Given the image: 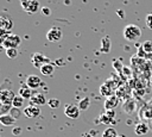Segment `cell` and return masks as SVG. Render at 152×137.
<instances>
[{
  "label": "cell",
  "mask_w": 152,
  "mask_h": 137,
  "mask_svg": "<svg viewBox=\"0 0 152 137\" xmlns=\"http://www.w3.org/2000/svg\"><path fill=\"white\" fill-rule=\"evenodd\" d=\"M24 98H21L20 95H15V98H14V100H13V102H12V106L14 107V108H20V107H23V105H24Z\"/></svg>",
  "instance_id": "20"
},
{
  "label": "cell",
  "mask_w": 152,
  "mask_h": 137,
  "mask_svg": "<svg viewBox=\"0 0 152 137\" xmlns=\"http://www.w3.org/2000/svg\"><path fill=\"white\" fill-rule=\"evenodd\" d=\"M20 132H21V127H19V126H15V127L12 130V133H13V135H15V136H17V135H19Z\"/></svg>",
  "instance_id": "27"
},
{
  "label": "cell",
  "mask_w": 152,
  "mask_h": 137,
  "mask_svg": "<svg viewBox=\"0 0 152 137\" xmlns=\"http://www.w3.org/2000/svg\"><path fill=\"white\" fill-rule=\"evenodd\" d=\"M20 4H21V7L25 12L30 13V14H33V13H37L38 10H39V1L38 0H20Z\"/></svg>",
  "instance_id": "2"
},
{
  "label": "cell",
  "mask_w": 152,
  "mask_h": 137,
  "mask_svg": "<svg viewBox=\"0 0 152 137\" xmlns=\"http://www.w3.org/2000/svg\"><path fill=\"white\" fill-rule=\"evenodd\" d=\"M80 111L81 110L78 108V106H76L74 104H68L64 107V114L71 119H77L80 117Z\"/></svg>",
  "instance_id": "5"
},
{
  "label": "cell",
  "mask_w": 152,
  "mask_h": 137,
  "mask_svg": "<svg viewBox=\"0 0 152 137\" xmlns=\"http://www.w3.org/2000/svg\"><path fill=\"white\" fill-rule=\"evenodd\" d=\"M118 104H119V98L116 95H112L107 98V100L103 104V107L106 111H112L118 106Z\"/></svg>",
  "instance_id": "10"
},
{
  "label": "cell",
  "mask_w": 152,
  "mask_h": 137,
  "mask_svg": "<svg viewBox=\"0 0 152 137\" xmlns=\"http://www.w3.org/2000/svg\"><path fill=\"white\" fill-rule=\"evenodd\" d=\"M39 69H40L42 75L50 76V75H52V74H53V71H55V66H53L52 63H46V64L42 66Z\"/></svg>",
  "instance_id": "15"
},
{
  "label": "cell",
  "mask_w": 152,
  "mask_h": 137,
  "mask_svg": "<svg viewBox=\"0 0 152 137\" xmlns=\"http://www.w3.org/2000/svg\"><path fill=\"white\" fill-rule=\"evenodd\" d=\"M46 63H50L49 62V58H46L42 52H36L33 56H32V64L34 66V67H42V66H44V64H46Z\"/></svg>",
  "instance_id": "8"
},
{
  "label": "cell",
  "mask_w": 152,
  "mask_h": 137,
  "mask_svg": "<svg viewBox=\"0 0 152 137\" xmlns=\"http://www.w3.org/2000/svg\"><path fill=\"white\" fill-rule=\"evenodd\" d=\"M100 93H101V95H104V96H107V98L114 95V94H113V89H112L110 87H108L106 83H103V85L100 86Z\"/></svg>",
  "instance_id": "18"
},
{
  "label": "cell",
  "mask_w": 152,
  "mask_h": 137,
  "mask_svg": "<svg viewBox=\"0 0 152 137\" xmlns=\"http://www.w3.org/2000/svg\"><path fill=\"white\" fill-rule=\"evenodd\" d=\"M89 105H90L89 98H84V99L80 100V102H78V108H80L81 111H86V110H88Z\"/></svg>",
  "instance_id": "21"
},
{
  "label": "cell",
  "mask_w": 152,
  "mask_h": 137,
  "mask_svg": "<svg viewBox=\"0 0 152 137\" xmlns=\"http://www.w3.org/2000/svg\"><path fill=\"white\" fill-rule=\"evenodd\" d=\"M15 117H13L12 114L10 113H6V114H1L0 116V123L5 126H10V125H13L15 123Z\"/></svg>",
  "instance_id": "13"
},
{
  "label": "cell",
  "mask_w": 152,
  "mask_h": 137,
  "mask_svg": "<svg viewBox=\"0 0 152 137\" xmlns=\"http://www.w3.org/2000/svg\"><path fill=\"white\" fill-rule=\"evenodd\" d=\"M110 50V41H109V37H104L101 39V51L107 54L109 52Z\"/></svg>",
  "instance_id": "17"
},
{
  "label": "cell",
  "mask_w": 152,
  "mask_h": 137,
  "mask_svg": "<svg viewBox=\"0 0 152 137\" xmlns=\"http://www.w3.org/2000/svg\"><path fill=\"white\" fill-rule=\"evenodd\" d=\"M31 100V104L32 105H36V106H42V105H45L48 101H46V98L43 93H36L32 95V98L30 99Z\"/></svg>",
  "instance_id": "11"
},
{
  "label": "cell",
  "mask_w": 152,
  "mask_h": 137,
  "mask_svg": "<svg viewBox=\"0 0 152 137\" xmlns=\"http://www.w3.org/2000/svg\"><path fill=\"white\" fill-rule=\"evenodd\" d=\"M142 50L146 51V52H151V51H152V42L146 41V42L142 44Z\"/></svg>",
  "instance_id": "24"
},
{
  "label": "cell",
  "mask_w": 152,
  "mask_h": 137,
  "mask_svg": "<svg viewBox=\"0 0 152 137\" xmlns=\"http://www.w3.org/2000/svg\"><path fill=\"white\" fill-rule=\"evenodd\" d=\"M19 95L24 99H31L32 98V91L27 86H23L19 88Z\"/></svg>",
  "instance_id": "16"
},
{
  "label": "cell",
  "mask_w": 152,
  "mask_h": 137,
  "mask_svg": "<svg viewBox=\"0 0 152 137\" xmlns=\"http://www.w3.org/2000/svg\"><path fill=\"white\" fill-rule=\"evenodd\" d=\"M42 13H43V15H50L51 14V11H50V8H48V7H43L42 8Z\"/></svg>",
  "instance_id": "26"
},
{
  "label": "cell",
  "mask_w": 152,
  "mask_h": 137,
  "mask_svg": "<svg viewBox=\"0 0 152 137\" xmlns=\"http://www.w3.org/2000/svg\"><path fill=\"white\" fill-rule=\"evenodd\" d=\"M118 136L119 135H118L116 130L114 127H112V126L104 129V131L102 132V137H118Z\"/></svg>",
  "instance_id": "19"
},
{
  "label": "cell",
  "mask_w": 152,
  "mask_h": 137,
  "mask_svg": "<svg viewBox=\"0 0 152 137\" xmlns=\"http://www.w3.org/2000/svg\"><path fill=\"white\" fill-rule=\"evenodd\" d=\"M48 104H49V106L51 108H57L59 106V100L56 99V98H51V99L48 100Z\"/></svg>",
  "instance_id": "23"
},
{
  "label": "cell",
  "mask_w": 152,
  "mask_h": 137,
  "mask_svg": "<svg viewBox=\"0 0 152 137\" xmlns=\"http://www.w3.org/2000/svg\"><path fill=\"white\" fill-rule=\"evenodd\" d=\"M14 98H15V94L13 93V91H11V89H4V91H1L0 100H1V104L2 105H12Z\"/></svg>",
  "instance_id": "6"
},
{
  "label": "cell",
  "mask_w": 152,
  "mask_h": 137,
  "mask_svg": "<svg viewBox=\"0 0 152 137\" xmlns=\"http://www.w3.org/2000/svg\"><path fill=\"white\" fill-rule=\"evenodd\" d=\"M6 55L8 58H15L18 56V49L17 48H10L6 49Z\"/></svg>",
  "instance_id": "22"
},
{
  "label": "cell",
  "mask_w": 152,
  "mask_h": 137,
  "mask_svg": "<svg viewBox=\"0 0 152 137\" xmlns=\"http://www.w3.org/2000/svg\"><path fill=\"white\" fill-rule=\"evenodd\" d=\"M2 45L6 48V49H10V48H17L20 45V37L18 35H14V33H11L6 39L5 42L2 43Z\"/></svg>",
  "instance_id": "4"
},
{
  "label": "cell",
  "mask_w": 152,
  "mask_h": 137,
  "mask_svg": "<svg viewBox=\"0 0 152 137\" xmlns=\"http://www.w3.org/2000/svg\"><path fill=\"white\" fill-rule=\"evenodd\" d=\"M122 35H124V38L128 42H134L137 39L140 38L141 36V29L135 25V24H128L124 27V31H122Z\"/></svg>",
  "instance_id": "1"
},
{
  "label": "cell",
  "mask_w": 152,
  "mask_h": 137,
  "mask_svg": "<svg viewBox=\"0 0 152 137\" xmlns=\"http://www.w3.org/2000/svg\"><path fill=\"white\" fill-rule=\"evenodd\" d=\"M62 36H63V32L59 27H51L48 32H46V39L49 42H58L62 39Z\"/></svg>",
  "instance_id": "3"
},
{
  "label": "cell",
  "mask_w": 152,
  "mask_h": 137,
  "mask_svg": "<svg viewBox=\"0 0 152 137\" xmlns=\"http://www.w3.org/2000/svg\"><path fill=\"white\" fill-rule=\"evenodd\" d=\"M25 83H26V86L28 87V88H31V89H37L38 87H40L42 86V79L39 77V76H37V75H28L27 77H26V80H25Z\"/></svg>",
  "instance_id": "7"
},
{
  "label": "cell",
  "mask_w": 152,
  "mask_h": 137,
  "mask_svg": "<svg viewBox=\"0 0 152 137\" xmlns=\"http://www.w3.org/2000/svg\"><path fill=\"white\" fill-rule=\"evenodd\" d=\"M148 126L147 124L145 123H138L135 126H134V132L138 135V136H142V135H146L148 132Z\"/></svg>",
  "instance_id": "14"
},
{
  "label": "cell",
  "mask_w": 152,
  "mask_h": 137,
  "mask_svg": "<svg viewBox=\"0 0 152 137\" xmlns=\"http://www.w3.org/2000/svg\"><path fill=\"white\" fill-rule=\"evenodd\" d=\"M145 21H146V25H147V27L152 30V13H147Z\"/></svg>",
  "instance_id": "25"
},
{
  "label": "cell",
  "mask_w": 152,
  "mask_h": 137,
  "mask_svg": "<svg viewBox=\"0 0 152 137\" xmlns=\"http://www.w3.org/2000/svg\"><path fill=\"white\" fill-rule=\"evenodd\" d=\"M118 137H127V136H126V135H119Z\"/></svg>",
  "instance_id": "28"
},
{
  "label": "cell",
  "mask_w": 152,
  "mask_h": 137,
  "mask_svg": "<svg viewBox=\"0 0 152 137\" xmlns=\"http://www.w3.org/2000/svg\"><path fill=\"white\" fill-rule=\"evenodd\" d=\"M24 114L27 117V118H36L40 114V108L39 106H36V105H27L25 108H24Z\"/></svg>",
  "instance_id": "9"
},
{
  "label": "cell",
  "mask_w": 152,
  "mask_h": 137,
  "mask_svg": "<svg viewBox=\"0 0 152 137\" xmlns=\"http://www.w3.org/2000/svg\"><path fill=\"white\" fill-rule=\"evenodd\" d=\"M0 26H1V30H5V31H10L12 30L13 27V21L10 17H6V15H1V19H0Z\"/></svg>",
  "instance_id": "12"
}]
</instances>
